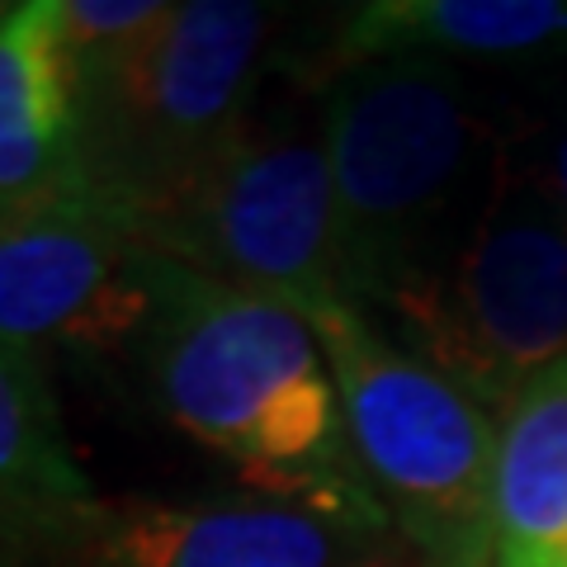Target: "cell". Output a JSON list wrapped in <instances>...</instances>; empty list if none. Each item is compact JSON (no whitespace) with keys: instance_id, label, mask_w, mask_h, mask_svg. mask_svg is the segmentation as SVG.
I'll list each match as a JSON object with an SVG mask.
<instances>
[{"instance_id":"cell-10","label":"cell","mask_w":567,"mask_h":567,"mask_svg":"<svg viewBox=\"0 0 567 567\" xmlns=\"http://www.w3.org/2000/svg\"><path fill=\"white\" fill-rule=\"evenodd\" d=\"M374 544L270 496L128 502L110 511L95 567H369Z\"/></svg>"},{"instance_id":"cell-1","label":"cell","mask_w":567,"mask_h":567,"mask_svg":"<svg viewBox=\"0 0 567 567\" xmlns=\"http://www.w3.org/2000/svg\"><path fill=\"white\" fill-rule=\"evenodd\" d=\"M152 312L137 354L156 402L260 496L383 548L398 535L354 458L331 364L298 312L147 246Z\"/></svg>"},{"instance_id":"cell-13","label":"cell","mask_w":567,"mask_h":567,"mask_svg":"<svg viewBox=\"0 0 567 567\" xmlns=\"http://www.w3.org/2000/svg\"><path fill=\"white\" fill-rule=\"evenodd\" d=\"M166 0H62L71 66H100L137 48L166 20Z\"/></svg>"},{"instance_id":"cell-2","label":"cell","mask_w":567,"mask_h":567,"mask_svg":"<svg viewBox=\"0 0 567 567\" xmlns=\"http://www.w3.org/2000/svg\"><path fill=\"white\" fill-rule=\"evenodd\" d=\"M317 118L346 293L402 331L450 284L511 152L464 71L431 58L336 62Z\"/></svg>"},{"instance_id":"cell-6","label":"cell","mask_w":567,"mask_h":567,"mask_svg":"<svg viewBox=\"0 0 567 567\" xmlns=\"http://www.w3.org/2000/svg\"><path fill=\"white\" fill-rule=\"evenodd\" d=\"M398 336L487 412L567 360V208L539 171L506 156L450 284Z\"/></svg>"},{"instance_id":"cell-8","label":"cell","mask_w":567,"mask_h":567,"mask_svg":"<svg viewBox=\"0 0 567 567\" xmlns=\"http://www.w3.org/2000/svg\"><path fill=\"white\" fill-rule=\"evenodd\" d=\"M110 511L71 454L43 360L0 346V567H95Z\"/></svg>"},{"instance_id":"cell-7","label":"cell","mask_w":567,"mask_h":567,"mask_svg":"<svg viewBox=\"0 0 567 567\" xmlns=\"http://www.w3.org/2000/svg\"><path fill=\"white\" fill-rule=\"evenodd\" d=\"M147 312V241L100 194L0 223L6 350H123L137 346Z\"/></svg>"},{"instance_id":"cell-4","label":"cell","mask_w":567,"mask_h":567,"mask_svg":"<svg viewBox=\"0 0 567 567\" xmlns=\"http://www.w3.org/2000/svg\"><path fill=\"white\" fill-rule=\"evenodd\" d=\"M317 331L354 458L398 539L425 567H492L496 412L393 341L374 312L336 298Z\"/></svg>"},{"instance_id":"cell-12","label":"cell","mask_w":567,"mask_h":567,"mask_svg":"<svg viewBox=\"0 0 567 567\" xmlns=\"http://www.w3.org/2000/svg\"><path fill=\"white\" fill-rule=\"evenodd\" d=\"M567 43L563 0H369L336 24V62H516Z\"/></svg>"},{"instance_id":"cell-9","label":"cell","mask_w":567,"mask_h":567,"mask_svg":"<svg viewBox=\"0 0 567 567\" xmlns=\"http://www.w3.org/2000/svg\"><path fill=\"white\" fill-rule=\"evenodd\" d=\"M95 194L81 166V110L62 0L0 10V223Z\"/></svg>"},{"instance_id":"cell-3","label":"cell","mask_w":567,"mask_h":567,"mask_svg":"<svg viewBox=\"0 0 567 567\" xmlns=\"http://www.w3.org/2000/svg\"><path fill=\"white\" fill-rule=\"evenodd\" d=\"M265 33V6L181 0L137 48L76 66L85 185L128 213L137 233L251 123Z\"/></svg>"},{"instance_id":"cell-15","label":"cell","mask_w":567,"mask_h":567,"mask_svg":"<svg viewBox=\"0 0 567 567\" xmlns=\"http://www.w3.org/2000/svg\"><path fill=\"white\" fill-rule=\"evenodd\" d=\"M0 10H6V6H0Z\"/></svg>"},{"instance_id":"cell-14","label":"cell","mask_w":567,"mask_h":567,"mask_svg":"<svg viewBox=\"0 0 567 567\" xmlns=\"http://www.w3.org/2000/svg\"><path fill=\"white\" fill-rule=\"evenodd\" d=\"M539 175H544V185L558 194V204L567 208V118L554 123L544 137V171Z\"/></svg>"},{"instance_id":"cell-5","label":"cell","mask_w":567,"mask_h":567,"mask_svg":"<svg viewBox=\"0 0 567 567\" xmlns=\"http://www.w3.org/2000/svg\"><path fill=\"white\" fill-rule=\"evenodd\" d=\"M152 251L308 322L346 293L322 118L256 104L241 137L142 223Z\"/></svg>"},{"instance_id":"cell-11","label":"cell","mask_w":567,"mask_h":567,"mask_svg":"<svg viewBox=\"0 0 567 567\" xmlns=\"http://www.w3.org/2000/svg\"><path fill=\"white\" fill-rule=\"evenodd\" d=\"M492 567H567V360L529 379L496 425Z\"/></svg>"}]
</instances>
